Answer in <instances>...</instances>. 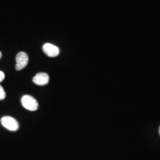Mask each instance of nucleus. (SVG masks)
<instances>
[{
	"label": "nucleus",
	"instance_id": "f257e3e1",
	"mask_svg": "<svg viewBox=\"0 0 160 160\" xmlns=\"http://www.w3.org/2000/svg\"><path fill=\"white\" fill-rule=\"evenodd\" d=\"M22 104L23 107L30 111H36L39 108V104L34 97L25 95L22 98Z\"/></svg>",
	"mask_w": 160,
	"mask_h": 160
},
{
	"label": "nucleus",
	"instance_id": "f03ea898",
	"mask_svg": "<svg viewBox=\"0 0 160 160\" xmlns=\"http://www.w3.org/2000/svg\"><path fill=\"white\" fill-rule=\"evenodd\" d=\"M1 122L2 125L9 131H16L18 129V122L11 116H4L1 118Z\"/></svg>",
	"mask_w": 160,
	"mask_h": 160
},
{
	"label": "nucleus",
	"instance_id": "7ed1b4c3",
	"mask_svg": "<svg viewBox=\"0 0 160 160\" xmlns=\"http://www.w3.org/2000/svg\"><path fill=\"white\" fill-rule=\"evenodd\" d=\"M16 61V69L17 71H20L28 65V63L29 62V57L26 53L20 52L17 54Z\"/></svg>",
	"mask_w": 160,
	"mask_h": 160
},
{
	"label": "nucleus",
	"instance_id": "20e7f679",
	"mask_svg": "<svg viewBox=\"0 0 160 160\" xmlns=\"http://www.w3.org/2000/svg\"><path fill=\"white\" fill-rule=\"evenodd\" d=\"M42 49L44 53L49 57H56L60 52L58 46L49 43H45L42 47Z\"/></svg>",
	"mask_w": 160,
	"mask_h": 160
},
{
	"label": "nucleus",
	"instance_id": "39448f33",
	"mask_svg": "<svg viewBox=\"0 0 160 160\" xmlns=\"http://www.w3.org/2000/svg\"><path fill=\"white\" fill-rule=\"evenodd\" d=\"M49 81V75L45 72H40L36 75L33 78V82L38 86H45Z\"/></svg>",
	"mask_w": 160,
	"mask_h": 160
},
{
	"label": "nucleus",
	"instance_id": "423d86ee",
	"mask_svg": "<svg viewBox=\"0 0 160 160\" xmlns=\"http://www.w3.org/2000/svg\"><path fill=\"white\" fill-rule=\"evenodd\" d=\"M6 92L2 86H0V100H2L6 98Z\"/></svg>",
	"mask_w": 160,
	"mask_h": 160
},
{
	"label": "nucleus",
	"instance_id": "0eeeda50",
	"mask_svg": "<svg viewBox=\"0 0 160 160\" xmlns=\"http://www.w3.org/2000/svg\"><path fill=\"white\" fill-rule=\"evenodd\" d=\"M5 78V74L2 71H0V82H2Z\"/></svg>",
	"mask_w": 160,
	"mask_h": 160
},
{
	"label": "nucleus",
	"instance_id": "6e6552de",
	"mask_svg": "<svg viewBox=\"0 0 160 160\" xmlns=\"http://www.w3.org/2000/svg\"><path fill=\"white\" fill-rule=\"evenodd\" d=\"M1 57H2V53H1V52H0V59L1 58Z\"/></svg>",
	"mask_w": 160,
	"mask_h": 160
},
{
	"label": "nucleus",
	"instance_id": "1a4fd4ad",
	"mask_svg": "<svg viewBox=\"0 0 160 160\" xmlns=\"http://www.w3.org/2000/svg\"><path fill=\"white\" fill-rule=\"evenodd\" d=\"M159 134H160V128H159Z\"/></svg>",
	"mask_w": 160,
	"mask_h": 160
}]
</instances>
